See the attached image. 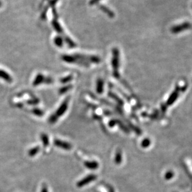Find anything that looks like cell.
I'll use <instances>...</instances> for the list:
<instances>
[{"mask_svg": "<svg viewBox=\"0 0 192 192\" xmlns=\"http://www.w3.org/2000/svg\"><path fill=\"white\" fill-rule=\"evenodd\" d=\"M111 65L112 68V74L116 78L119 77V51L118 48H114L112 50Z\"/></svg>", "mask_w": 192, "mask_h": 192, "instance_id": "cell-1", "label": "cell"}, {"mask_svg": "<svg viewBox=\"0 0 192 192\" xmlns=\"http://www.w3.org/2000/svg\"><path fill=\"white\" fill-rule=\"evenodd\" d=\"M77 59L84 61L88 63V62H93V63H99L101 61V59L98 56H87V55H83V54H76L73 55Z\"/></svg>", "mask_w": 192, "mask_h": 192, "instance_id": "cell-2", "label": "cell"}, {"mask_svg": "<svg viewBox=\"0 0 192 192\" xmlns=\"http://www.w3.org/2000/svg\"><path fill=\"white\" fill-rule=\"evenodd\" d=\"M191 28V24L189 22H185L173 26L172 28H171L170 31L172 32V33H173V34H177V33H180L182 31H183L185 30H190Z\"/></svg>", "mask_w": 192, "mask_h": 192, "instance_id": "cell-3", "label": "cell"}, {"mask_svg": "<svg viewBox=\"0 0 192 192\" xmlns=\"http://www.w3.org/2000/svg\"><path fill=\"white\" fill-rule=\"evenodd\" d=\"M52 82V79L50 77H45L43 74H37L36 77L35 78L34 82H33V86H37L40 85L43 83H47V84H50V83Z\"/></svg>", "mask_w": 192, "mask_h": 192, "instance_id": "cell-4", "label": "cell"}, {"mask_svg": "<svg viewBox=\"0 0 192 192\" xmlns=\"http://www.w3.org/2000/svg\"><path fill=\"white\" fill-rule=\"evenodd\" d=\"M68 104H69V99H67L63 102H62L60 107L58 108V109L56 111V114H54L58 119L65 113V112L68 108Z\"/></svg>", "mask_w": 192, "mask_h": 192, "instance_id": "cell-5", "label": "cell"}, {"mask_svg": "<svg viewBox=\"0 0 192 192\" xmlns=\"http://www.w3.org/2000/svg\"><path fill=\"white\" fill-rule=\"evenodd\" d=\"M180 91V88H179V87H177L173 93L171 94L169 99L167 100V103H166L167 106H170L175 102V101H176L178 97Z\"/></svg>", "mask_w": 192, "mask_h": 192, "instance_id": "cell-6", "label": "cell"}, {"mask_svg": "<svg viewBox=\"0 0 192 192\" xmlns=\"http://www.w3.org/2000/svg\"><path fill=\"white\" fill-rule=\"evenodd\" d=\"M54 144H55L56 147L65 150H69L72 147V145H71L70 143L58 139H56L54 140Z\"/></svg>", "mask_w": 192, "mask_h": 192, "instance_id": "cell-7", "label": "cell"}, {"mask_svg": "<svg viewBox=\"0 0 192 192\" xmlns=\"http://www.w3.org/2000/svg\"><path fill=\"white\" fill-rule=\"evenodd\" d=\"M96 178H97V175H88L87 177L82 179V180H80L77 183V186L78 187H82L83 186L86 185L88 183H90V182L96 180Z\"/></svg>", "mask_w": 192, "mask_h": 192, "instance_id": "cell-8", "label": "cell"}, {"mask_svg": "<svg viewBox=\"0 0 192 192\" xmlns=\"http://www.w3.org/2000/svg\"><path fill=\"white\" fill-rule=\"evenodd\" d=\"M62 59L68 63H76L77 62V58L73 55H64L62 56Z\"/></svg>", "mask_w": 192, "mask_h": 192, "instance_id": "cell-9", "label": "cell"}, {"mask_svg": "<svg viewBox=\"0 0 192 192\" xmlns=\"http://www.w3.org/2000/svg\"><path fill=\"white\" fill-rule=\"evenodd\" d=\"M87 169L91 170H95L98 169L99 164L96 161H86L84 164Z\"/></svg>", "mask_w": 192, "mask_h": 192, "instance_id": "cell-10", "label": "cell"}, {"mask_svg": "<svg viewBox=\"0 0 192 192\" xmlns=\"http://www.w3.org/2000/svg\"><path fill=\"white\" fill-rule=\"evenodd\" d=\"M99 8H100V10H101L102 11H103L104 12H105V14H106L108 16H109L110 18H113L115 17V15L114 13V12L112 11L110 9H109V8H107L106 6H104V5H100L99 6Z\"/></svg>", "mask_w": 192, "mask_h": 192, "instance_id": "cell-11", "label": "cell"}, {"mask_svg": "<svg viewBox=\"0 0 192 192\" xmlns=\"http://www.w3.org/2000/svg\"><path fill=\"white\" fill-rule=\"evenodd\" d=\"M0 78L7 81L8 82H11L12 81V78L9 74H8L5 70L0 69Z\"/></svg>", "mask_w": 192, "mask_h": 192, "instance_id": "cell-12", "label": "cell"}, {"mask_svg": "<svg viewBox=\"0 0 192 192\" xmlns=\"http://www.w3.org/2000/svg\"><path fill=\"white\" fill-rule=\"evenodd\" d=\"M104 90V82L101 79H98L97 83V93L101 94Z\"/></svg>", "mask_w": 192, "mask_h": 192, "instance_id": "cell-13", "label": "cell"}, {"mask_svg": "<svg viewBox=\"0 0 192 192\" xmlns=\"http://www.w3.org/2000/svg\"><path fill=\"white\" fill-rule=\"evenodd\" d=\"M115 161L116 164H119L121 163L122 161V155H121V152L120 151H118L116 153Z\"/></svg>", "mask_w": 192, "mask_h": 192, "instance_id": "cell-14", "label": "cell"}, {"mask_svg": "<svg viewBox=\"0 0 192 192\" xmlns=\"http://www.w3.org/2000/svg\"><path fill=\"white\" fill-rule=\"evenodd\" d=\"M41 140L42 142H43V144L44 146H47L49 144V139L48 136L45 134V133H43V134L41 135Z\"/></svg>", "mask_w": 192, "mask_h": 192, "instance_id": "cell-15", "label": "cell"}, {"mask_svg": "<svg viewBox=\"0 0 192 192\" xmlns=\"http://www.w3.org/2000/svg\"><path fill=\"white\" fill-rule=\"evenodd\" d=\"M39 150H40V148L39 147H36L34 148H31L28 152L29 155L30 157H33V156L36 155V154L39 152Z\"/></svg>", "mask_w": 192, "mask_h": 192, "instance_id": "cell-16", "label": "cell"}, {"mask_svg": "<svg viewBox=\"0 0 192 192\" xmlns=\"http://www.w3.org/2000/svg\"><path fill=\"white\" fill-rule=\"evenodd\" d=\"M54 42H55V44L58 47H61L62 44H63V39H62V37H57L54 39Z\"/></svg>", "mask_w": 192, "mask_h": 192, "instance_id": "cell-17", "label": "cell"}, {"mask_svg": "<svg viewBox=\"0 0 192 192\" xmlns=\"http://www.w3.org/2000/svg\"><path fill=\"white\" fill-rule=\"evenodd\" d=\"M53 26L54 28H55L56 29V30L58 32H62V29L61 28V26H60V24H58V23H57L56 21H53Z\"/></svg>", "mask_w": 192, "mask_h": 192, "instance_id": "cell-18", "label": "cell"}, {"mask_svg": "<svg viewBox=\"0 0 192 192\" xmlns=\"http://www.w3.org/2000/svg\"><path fill=\"white\" fill-rule=\"evenodd\" d=\"M150 144H151V141H150V140L149 139H145L142 142L141 145L142 147L144 148H147L149 147Z\"/></svg>", "mask_w": 192, "mask_h": 192, "instance_id": "cell-19", "label": "cell"}, {"mask_svg": "<svg viewBox=\"0 0 192 192\" xmlns=\"http://www.w3.org/2000/svg\"><path fill=\"white\" fill-rule=\"evenodd\" d=\"M72 80V77L71 76H67L64 78H62L60 79V82L62 83V84H65V83L69 82Z\"/></svg>", "mask_w": 192, "mask_h": 192, "instance_id": "cell-20", "label": "cell"}, {"mask_svg": "<svg viewBox=\"0 0 192 192\" xmlns=\"http://www.w3.org/2000/svg\"><path fill=\"white\" fill-rule=\"evenodd\" d=\"M65 41L67 42V43L70 46V48H74L75 46V44L73 42V41L69 38V37H65Z\"/></svg>", "mask_w": 192, "mask_h": 192, "instance_id": "cell-21", "label": "cell"}, {"mask_svg": "<svg viewBox=\"0 0 192 192\" xmlns=\"http://www.w3.org/2000/svg\"><path fill=\"white\" fill-rule=\"evenodd\" d=\"M71 88H72V86L70 85V86H65L62 87L60 89V94H65V93H67L69 90H70Z\"/></svg>", "mask_w": 192, "mask_h": 192, "instance_id": "cell-22", "label": "cell"}, {"mask_svg": "<svg viewBox=\"0 0 192 192\" xmlns=\"http://www.w3.org/2000/svg\"><path fill=\"white\" fill-rule=\"evenodd\" d=\"M58 120V118L57 117L53 114L52 115L51 117H50V118L49 119V122L51 123V124H54V123H56L57 121Z\"/></svg>", "mask_w": 192, "mask_h": 192, "instance_id": "cell-23", "label": "cell"}, {"mask_svg": "<svg viewBox=\"0 0 192 192\" xmlns=\"http://www.w3.org/2000/svg\"><path fill=\"white\" fill-rule=\"evenodd\" d=\"M33 113H34L35 115H37V116H41L43 115V112L39 110V109H37V108H36V109L33 110Z\"/></svg>", "mask_w": 192, "mask_h": 192, "instance_id": "cell-24", "label": "cell"}, {"mask_svg": "<svg viewBox=\"0 0 192 192\" xmlns=\"http://www.w3.org/2000/svg\"><path fill=\"white\" fill-rule=\"evenodd\" d=\"M173 173L171 172V171H170V172H167V173L165 175V178L167 179V180H169V179L172 178L173 177Z\"/></svg>", "mask_w": 192, "mask_h": 192, "instance_id": "cell-25", "label": "cell"}, {"mask_svg": "<svg viewBox=\"0 0 192 192\" xmlns=\"http://www.w3.org/2000/svg\"><path fill=\"white\" fill-rule=\"evenodd\" d=\"M100 0H90V5H96V4L98 3Z\"/></svg>", "mask_w": 192, "mask_h": 192, "instance_id": "cell-26", "label": "cell"}, {"mask_svg": "<svg viewBox=\"0 0 192 192\" xmlns=\"http://www.w3.org/2000/svg\"><path fill=\"white\" fill-rule=\"evenodd\" d=\"M42 192H47V189H46V187H45V186L43 187V190H42Z\"/></svg>", "mask_w": 192, "mask_h": 192, "instance_id": "cell-27", "label": "cell"}, {"mask_svg": "<svg viewBox=\"0 0 192 192\" xmlns=\"http://www.w3.org/2000/svg\"><path fill=\"white\" fill-rule=\"evenodd\" d=\"M110 192H113V191H112V189H111V190H110Z\"/></svg>", "mask_w": 192, "mask_h": 192, "instance_id": "cell-28", "label": "cell"}, {"mask_svg": "<svg viewBox=\"0 0 192 192\" xmlns=\"http://www.w3.org/2000/svg\"><path fill=\"white\" fill-rule=\"evenodd\" d=\"M1 6V1H0V6Z\"/></svg>", "mask_w": 192, "mask_h": 192, "instance_id": "cell-29", "label": "cell"}]
</instances>
